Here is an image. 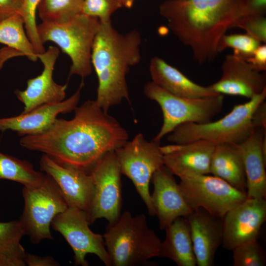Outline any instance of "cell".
<instances>
[{
    "instance_id": "obj_1",
    "label": "cell",
    "mask_w": 266,
    "mask_h": 266,
    "mask_svg": "<svg viewBox=\"0 0 266 266\" xmlns=\"http://www.w3.org/2000/svg\"><path fill=\"white\" fill-rule=\"evenodd\" d=\"M74 111L70 120L57 118L45 132L22 136L20 145L88 172L105 154L128 141L126 130L95 100L85 101Z\"/></svg>"
},
{
    "instance_id": "obj_2",
    "label": "cell",
    "mask_w": 266,
    "mask_h": 266,
    "mask_svg": "<svg viewBox=\"0 0 266 266\" xmlns=\"http://www.w3.org/2000/svg\"><path fill=\"white\" fill-rule=\"evenodd\" d=\"M241 0H166L159 12L177 38L202 64L219 54L221 37L242 16Z\"/></svg>"
},
{
    "instance_id": "obj_3",
    "label": "cell",
    "mask_w": 266,
    "mask_h": 266,
    "mask_svg": "<svg viewBox=\"0 0 266 266\" xmlns=\"http://www.w3.org/2000/svg\"><path fill=\"white\" fill-rule=\"evenodd\" d=\"M140 33L133 30L121 33L111 22L100 23L91 55L98 86V104L106 112L124 100L131 103L126 76L141 58Z\"/></svg>"
},
{
    "instance_id": "obj_4",
    "label": "cell",
    "mask_w": 266,
    "mask_h": 266,
    "mask_svg": "<svg viewBox=\"0 0 266 266\" xmlns=\"http://www.w3.org/2000/svg\"><path fill=\"white\" fill-rule=\"evenodd\" d=\"M111 266L145 265L160 257L162 241L150 229L143 214H121L113 223H108L103 235Z\"/></svg>"
},
{
    "instance_id": "obj_5",
    "label": "cell",
    "mask_w": 266,
    "mask_h": 266,
    "mask_svg": "<svg viewBox=\"0 0 266 266\" xmlns=\"http://www.w3.org/2000/svg\"><path fill=\"white\" fill-rule=\"evenodd\" d=\"M266 98V89L247 102L234 106L229 113L218 120L179 125L168 134L167 139L175 144L205 140L215 145L238 144L248 138L255 129L253 113Z\"/></svg>"
},
{
    "instance_id": "obj_6",
    "label": "cell",
    "mask_w": 266,
    "mask_h": 266,
    "mask_svg": "<svg viewBox=\"0 0 266 266\" xmlns=\"http://www.w3.org/2000/svg\"><path fill=\"white\" fill-rule=\"evenodd\" d=\"M100 21L81 13L63 23L42 22L37 32L43 44L53 42L71 61L69 76L77 75L82 79L92 72L91 55Z\"/></svg>"
},
{
    "instance_id": "obj_7",
    "label": "cell",
    "mask_w": 266,
    "mask_h": 266,
    "mask_svg": "<svg viewBox=\"0 0 266 266\" xmlns=\"http://www.w3.org/2000/svg\"><path fill=\"white\" fill-rule=\"evenodd\" d=\"M143 92L146 97L158 103L163 112V125L153 139L158 142L181 124L212 121L221 112L224 100V95L218 94L201 98L177 96L152 81L145 85Z\"/></svg>"
},
{
    "instance_id": "obj_8",
    "label": "cell",
    "mask_w": 266,
    "mask_h": 266,
    "mask_svg": "<svg viewBox=\"0 0 266 266\" xmlns=\"http://www.w3.org/2000/svg\"><path fill=\"white\" fill-rule=\"evenodd\" d=\"M24 208L19 221L25 234L34 244L53 239L50 225L53 219L68 205L58 186L48 174L36 186H25L22 191Z\"/></svg>"
},
{
    "instance_id": "obj_9",
    "label": "cell",
    "mask_w": 266,
    "mask_h": 266,
    "mask_svg": "<svg viewBox=\"0 0 266 266\" xmlns=\"http://www.w3.org/2000/svg\"><path fill=\"white\" fill-rule=\"evenodd\" d=\"M114 152L122 174L132 181L148 214L155 216L149 184L153 173L164 165L160 142L148 141L139 133Z\"/></svg>"
},
{
    "instance_id": "obj_10",
    "label": "cell",
    "mask_w": 266,
    "mask_h": 266,
    "mask_svg": "<svg viewBox=\"0 0 266 266\" xmlns=\"http://www.w3.org/2000/svg\"><path fill=\"white\" fill-rule=\"evenodd\" d=\"M94 191L87 212L90 224L100 218L116 221L122 207L121 171L114 151L105 154L89 172Z\"/></svg>"
},
{
    "instance_id": "obj_11",
    "label": "cell",
    "mask_w": 266,
    "mask_h": 266,
    "mask_svg": "<svg viewBox=\"0 0 266 266\" xmlns=\"http://www.w3.org/2000/svg\"><path fill=\"white\" fill-rule=\"evenodd\" d=\"M179 185L193 211L201 208L220 218L247 198L246 193L214 175L183 178L180 179Z\"/></svg>"
},
{
    "instance_id": "obj_12",
    "label": "cell",
    "mask_w": 266,
    "mask_h": 266,
    "mask_svg": "<svg viewBox=\"0 0 266 266\" xmlns=\"http://www.w3.org/2000/svg\"><path fill=\"white\" fill-rule=\"evenodd\" d=\"M87 211L68 206L53 220V228L65 238L74 254L76 265L89 266L85 257L88 254L96 255L106 266L111 262L106 250L103 235L94 233Z\"/></svg>"
},
{
    "instance_id": "obj_13",
    "label": "cell",
    "mask_w": 266,
    "mask_h": 266,
    "mask_svg": "<svg viewBox=\"0 0 266 266\" xmlns=\"http://www.w3.org/2000/svg\"><path fill=\"white\" fill-rule=\"evenodd\" d=\"M223 247H236L257 239L266 219V201L264 198H248L229 210L221 218Z\"/></svg>"
},
{
    "instance_id": "obj_14",
    "label": "cell",
    "mask_w": 266,
    "mask_h": 266,
    "mask_svg": "<svg viewBox=\"0 0 266 266\" xmlns=\"http://www.w3.org/2000/svg\"><path fill=\"white\" fill-rule=\"evenodd\" d=\"M60 51L56 46H50L43 53L38 54L43 65L42 72L35 77L29 79L24 90L17 89L14 94L24 104L22 113H27L44 104L58 102L65 100L67 85L56 83L53 71Z\"/></svg>"
},
{
    "instance_id": "obj_15",
    "label": "cell",
    "mask_w": 266,
    "mask_h": 266,
    "mask_svg": "<svg viewBox=\"0 0 266 266\" xmlns=\"http://www.w3.org/2000/svg\"><path fill=\"white\" fill-rule=\"evenodd\" d=\"M39 164L40 169L55 182L68 206L88 211L94 191L90 173L61 164L45 154L41 157Z\"/></svg>"
},
{
    "instance_id": "obj_16",
    "label": "cell",
    "mask_w": 266,
    "mask_h": 266,
    "mask_svg": "<svg viewBox=\"0 0 266 266\" xmlns=\"http://www.w3.org/2000/svg\"><path fill=\"white\" fill-rule=\"evenodd\" d=\"M221 69L220 79L208 86L214 93L239 96L250 100L266 89V73L255 69L233 54L225 57Z\"/></svg>"
},
{
    "instance_id": "obj_17",
    "label": "cell",
    "mask_w": 266,
    "mask_h": 266,
    "mask_svg": "<svg viewBox=\"0 0 266 266\" xmlns=\"http://www.w3.org/2000/svg\"><path fill=\"white\" fill-rule=\"evenodd\" d=\"M84 85L82 80L77 91L62 101L44 104L17 116L0 118V132L10 130L22 136L36 135L45 132L54 123L59 114L74 110L78 106Z\"/></svg>"
},
{
    "instance_id": "obj_18",
    "label": "cell",
    "mask_w": 266,
    "mask_h": 266,
    "mask_svg": "<svg viewBox=\"0 0 266 266\" xmlns=\"http://www.w3.org/2000/svg\"><path fill=\"white\" fill-rule=\"evenodd\" d=\"M215 146L205 140L161 146L164 165L180 179L208 174Z\"/></svg>"
},
{
    "instance_id": "obj_19",
    "label": "cell",
    "mask_w": 266,
    "mask_h": 266,
    "mask_svg": "<svg viewBox=\"0 0 266 266\" xmlns=\"http://www.w3.org/2000/svg\"><path fill=\"white\" fill-rule=\"evenodd\" d=\"M173 175L163 165L153 173L151 178L154 186L151 203L162 230L177 218L186 217L193 211Z\"/></svg>"
},
{
    "instance_id": "obj_20",
    "label": "cell",
    "mask_w": 266,
    "mask_h": 266,
    "mask_svg": "<svg viewBox=\"0 0 266 266\" xmlns=\"http://www.w3.org/2000/svg\"><path fill=\"white\" fill-rule=\"evenodd\" d=\"M185 218L189 226L197 265H213L215 254L222 243L221 218L201 208L193 210Z\"/></svg>"
},
{
    "instance_id": "obj_21",
    "label": "cell",
    "mask_w": 266,
    "mask_h": 266,
    "mask_svg": "<svg viewBox=\"0 0 266 266\" xmlns=\"http://www.w3.org/2000/svg\"><path fill=\"white\" fill-rule=\"evenodd\" d=\"M265 136L266 129L255 128L248 138L236 144L244 164L248 198L266 197V155L262 147Z\"/></svg>"
},
{
    "instance_id": "obj_22",
    "label": "cell",
    "mask_w": 266,
    "mask_h": 266,
    "mask_svg": "<svg viewBox=\"0 0 266 266\" xmlns=\"http://www.w3.org/2000/svg\"><path fill=\"white\" fill-rule=\"evenodd\" d=\"M149 70L152 82L174 95L187 98H201L217 94L208 87L191 80L177 68L162 58L155 56L150 62Z\"/></svg>"
},
{
    "instance_id": "obj_23",
    "label": "cell",
    "mask_w": 266,
    "mask_h": 266,
    "mask_svg": "<svg viewBox=\"0 0 266 266\" xmlns=\"http://www.w3.org/2000/svg\"><path fill=\"white\" fill-rule=\"evenodd\" d=\"M210 173L247 194L246 179L243 160L236 144L215 145L212 155Z\"/></svg>"
},
{
    "instance_id": "obj_24",
    "label": "cell",
    "mask_w": 266,
    "mask_h": 266,
    "mask_svg": "<svg viewBox=\"0 0 266 266\" xmlns=\"http://www.w3.org/2000/svg\"><path fill=\"white\" fill-rule=\"evenodd\" d=\"M165 230L166 237L161 243L160 257L170 259L178 266H196L190 228L186 218H177Z\"/></svg>"
},
{
    "instance_id": "obj_25",
    "label": "cell",
    "mask_w": 266,
    "mask_h": 266,
    "mask_svg": "<svg viewBox=\"0 0 266 266\" xmlns=\"http://www.w3.org/2000/svg\"><path fill=\"white\" fill-rule=\"evenodd\" d=\"M25 235L20 221L0 222V266H24L26 252L20 241Z\"/></svg>"
},
{
    "instance_id": "obj_26",
    "label": "cell",
    "mask_w": 266,
    "mask_h": 266,
    "mask_svg": "<svg viewBox=\"0 0 266 266\" xmlns=\"http://www.w3.org/2000/svg\"><path fill=\"white\" fill-rule=\"evenodd\" d=\"M24 29V20L20 14L0 21V43L35 62L38 59V54Z\"/></svg>"
},
{
    "instance_id": "obj_27",
    "label": "cell",
    "mask_w": 266,
    "mask_h": 266,
    "mask_svg": "<svg viewBox=\"0 0 266 266\" xmlns=\"http://www.w3.org/2000/svg\"><path fill=\"white\" fill-rule=\"evenodd\" d=\"M46 176L35 170L29 162L0 152V179L31 186L40 184Z\"/></svg>"
},
{
    "instance_id": "obj_28",
    "label": "cell",
    "mask_w": 266,
    "mask_h": 266,
    "mask_svg": "<svg viewBox=\"0 0 266 266\" xmlns=\"http://www.w3.org/2000/svg\"><path fill=\"white\" fill-rule=\"evenodd\" d=\"M84 0H40L37 10L42 22L63 23L82 13Z\"/></svg>"
},
{
    "instance_id": "obj_29",
    "label": "cell",
    "mask_w": 266,
    "mask_h": 266,
    "mask_svg": "<svg viewBox=\"0 0 266 266\" xmlns=\"http://www.w3.org/2000/svg\"><path fill=\"white\" fill-rule=\"evenodd\" d=\"M262 43L248 34L225 33L220 38L218 45V53L228 48L233 49V54L243 60L250 57Z\"/></svg>"
},
{
    "instance_id": "obj_30",
    "label": "cell",
    "mask_w": 266,
    "mask_h": 266,
    "mask_svg": "<svg viewBox=\"0 0 266 266\" xmlns=\"http://www.w3.org/2000/svg\"><path fill=\"white\" fill-rule=\"evenodd\" d=\"M233 266H264L265 253L257 239L239 245L233 250Z\"/></svg>"
},
{
    "instance_id": "obj_31",
    "label": "cell",
    "mask_w": 266,
    "mask_h": 266,
    "mask_svg": "<svg viewBox=\"0 0 266 266\" xmlns=\"http://www.w3.org/2000/svg\"><path fill=\"white\" fill-rule=\"evenodd\" d=\"M39 1L40 0H23L21 12L26 33L37 54L45 51L40 40L36 23V14Z\"/></svg>"
},
{
    "instance_id": "obj_32",
    "label": "cell",
    "mask_w": 266,
    "mask_h": 266,
    "mask_svg": "<svg viewBox=\"0 0 266 266\" xmlns=\"http://www.w3.org/2000/svg\"><path fill=\"white\" fill-rule=\"evenodd\" d=\"M123 7L121 0H84L82 13L96 18L101 23L108 22L112 15Z\"/></svg>"
},
{
    "instance_id": "obj_33",
    "label": "cell",
    "mask_w": 266,
    "mask_h": 266,
    "mask_svg": "<svg viewBox=\"0 0 266 266\" xmlns=\"http://www.w3.org/2000/svg\"><path fill=\"white\" fill-rule=\"evenodd\" d=\"M239 28L245 31L260 43L266 42V18L264 15H248L239 18L233 28Z\"/></svg>"
},
{
    "instance_id": "obj_34",
    "label": "cell",
    "mask_w": 266,
    "mask_h": 266,
    "mask_svg": "<svg viewBox=\"0 0 266 266\" xmlns=\"http://www.w3.org/2000/svg\"><path fill=\"white\" fill-rule=\"evenodd\" d=\"M240 10L242 16L264 15L266 11V0H241Z\"/></svg>"
},
{
    "instance_id": "obj_35",
    "label": "cell",
    "mask_w": 266,
    "mask_h": 266,
    "mask_svg": "<svg viewBox=\"0 0 266 266\" xmlns=\"http://www.w3.org/2000/svg\"><path fill=\"white\" fill-rule=\"evenodd\" d=\"M255 69L263 72L266 70V44H260L252 54L244 60Z\"/></svg>"
},
{
    "instance_id": "obj_36",
    "label": "cell",
    "mask_w": 266,
    "mask_h": 266,
    "mask_svg": "<svg viewBox=\"0 0 266 266\" xmlns=\"http://www.w3.org/2000/svg\"><path fill=\"white\" fill-rule=\"evenodd\" d=\"M23 5V0H0V21L20 14Z\"/></svg>"
},
{
    "instance_id": "obj_37",
    "label": "cell",
    "mask_w": 266,
    "mask_h": 266,
    "mask_svg": "<svg viewBox=\"0 0 266 266\" xmlns=\"http://www.w3.org/2000/svg\"><path fill=\"white\" fill-rule=\"evenodd\" d=\"M25 262L29 266H55L59 264L49 256L40 257L26 253Z\"/></svg>"
},
{
    "instance_id": "obj_38",
    "label": "cell",
    "mask_w": 266,
    "mask_h": 266,
    "mask_svg": "<svg viewBox=\"0 0 266 266\" xmlns=\"http://www.w3.org/2000/svg\"><path fill=\"white\" fill-rule=\"evenodd\" d=\"M254 128H261L266 129V103L262 102L255 110L252 116Z\"/></svg>"
},
{
    "instance_id": "obj_39",
    "label": "cell",
    "mask_w": 266,
    "mask_h": 266,
    "mask_svg": "<svg viewBox=\"0 0 266 266\" xmlns=\"http://www.w3.org/2000/svg\"><path fill=\"white\" fill-rule=\"evenodd\" d=\"M135 0H121L123 6L127 8H131Z\"/></svg>"
},
{
    "instance_id": "obj_40",
    "label": "cell",
    "mask_w": 266,
    "mask_h": 266,
    "mask_svg": "<svg viewBox=\"0 0 266 266\" xmlns=\"http://www.w3.org/2000/svg\"><path fill=\"white\" fill-rule=\"evenodd\" d=\"M4 63L2 62V60L0 58V70L2 68Z\"/></svg>"
}]
</instances>
